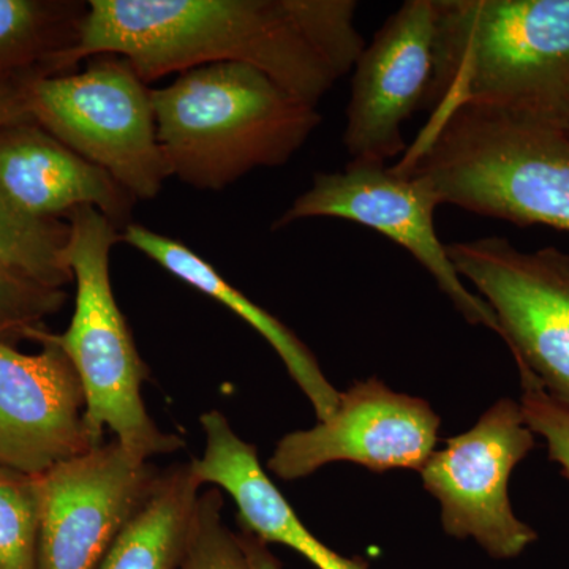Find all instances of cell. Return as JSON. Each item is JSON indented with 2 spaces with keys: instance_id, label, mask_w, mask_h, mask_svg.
Segmentation results:
<instances>
[{
  "instance_id": "1",
  "label": "cell",
  "mask_w": 569,
  "mask_h": 569,
  "mask_svg": "<svg viewBox=\"0 0 569 569\" xmlns=\"http://www.w3.org/2000/svg\"><path fill=\"white\" fill-rule=\"evenodd\" d=\"M356 10L353 0H91L56 70L112 54L148 84L211 63H246L318 107L365 51Z\"/></svg>"
},
{
  "instance_id": "2",
  "label": "cell",
  "mask_w": 569,
  "mask_h": 569,
  "mask_svg": "<svg viewBox=\"0 0 569 569\" xmlns=\"http://www.w3.org/2000/svg\"><path fill=\"white\" fill-rule=\"evenodd\" d=\"M429 119L493 108L567 129L569 0H437Z\"/></svg>"
},
{
  "instance_id": "3",
  "label": "cell",
  "mask_w": 569,
  "mask_h": 569,
  "mask_svg": "<svg viewBox=\"0 0 569 569\" xmlns=\"http://www.w3.org/2000/svg\"><path fill=\"white\" fill-rule=\"evenodd\" d=\"M395 167L440 204L569 231V137L556 123L463 104L427 121Z\"/></svg>"
},
{
  "instance_id": "4",
  "label": "cell",
  "mask_w": 569,
  "mask_h": 569,
  "mask_svg": "<svg viewBox=\"0 0 569 569\" xmlns=\"http://www.w3.org/2000/svg\"><path fill=\"white\" fill-rule=\"evenodd\" d=\"M151 97L171 176L200 190L287 163L321 122L317 107L246 63L183 71Z\"/></svg>"
},
{
  "instance_id": "5",
  "label": "cell",
  "mask_w": 569,
  "mask_h": 569,
  "mask_svg": "<svg viewBox=\"0 0 569 569\" xmlns=\"http://www.w3.org/2000/svg\"><path fill=\"white\" fill-rule=\"evenodd\" d=\"M67 219L66 263L77 298L69 328L51 337L80 377L92 443L103 445L104 429H110L123 448L142 459L179 451L182 438L162 432L142 402L149 370L112 293L110 257L121 241L118 227L91 206L74 209Z\"/></svg>"
},
{
  "instance_id": "6",
  "label": "cell",
  "mask_w": 569,
  "mask_h": 569,
  "mask_svg": "<svg viewBox=\"0 0 569 569\" xmlns=\"http://www.w3.org/2000/svg\"><path fill=\"white\" fill-rule=\"evenodd\" d=\"M33 121L102 168L134 200H152L170 178L157 138L151 89L127 59L102 54L78 73L29 82Z\"/></svg>"
},
{
  "instance_id": "7",
  "label": "cell",
  "mask_w": 569,
  "mask_h": 569,
  "mask_svg": "<svg viewBox=\"0 0 569 569\" xmlns=\"http://www.w3.org/2000/svg\"><path fill=\"white\" fill-rule=\"evenodd\" d=\"M447 253L492 309L516 366L569 410V254L556 247L520 252L497 236L452 242Z\"/></svg>"
},
{
  "instance_id": "8",
  "label": "cell",
  "mask_w": 569,
  "mask_h": 569,
  "mask_svg": "<svg viewBox=\"0 0 569 569\" xmlns=\"http://www.w3.org/2000/svg\"><path fill=\"white\" fill-rule=\"evenodd\" d=\"M535 447L537 436L520 403L501 399L470 430L433 451L419 473L440 505L445 533L475 539L492 559L522 556L538 535L512 511L509 479Z\"/></svg>"
},
{
  "instance_id": "9",
  "label": "cell",
  "mask_w": 569,
  "mask_h": 569,
  "mask_svg": "<svg viewBox=\"0 0 569 569\" xmlns=\"http://www.w3.org/2000/svg\"><path fill=\"white\" fill-rule=\"evenodd\" d=\"M438 206L436 193L419 176L403 173L395 164L350 162L343 171L313 176L310 189L296 198L272 228L280 230L312 217H336L372 228L413 254L468 323L498 335L492 309L468 290L449 260L447 246L438 239L433 223Z\"/></svg>"
},
{
  "instance_id": "10",
  "label": "cell",
  "mask_w": 569,
  "mask_h": 569,
  "mask_svg": "<svg viewBox=\"0 0 569 569\" xmlns=\"http://www.w3.org/2000/svg\"><path fill=\"white\" fill-rule=\"evenodd\" d=\"M160 471L118 440L36 478L37 569H97L151 497Z\"/></svg>"
},
{
  "instance_id": "11",
  "label": "cell",
  "mask_w": 569,
  "mask_h": 569,
  "mask_svg": "<svg viewBox=\"0 0 569 569\" xmlns=\"http://www.w3.org/2000/svg\"><path fill=\"white\" fill-rule=\"evenodd\" d=\"M438 430L440 417L425 399L369 378L340 392L335 413L312 429L284 436L268 467L283 481L310 477L336 462L372 471H419L436 451Z\"/></svg>"
},
{
  "instance_id": "12",
  "label": "cell",
  "mask_w": 569,
  "mask_h": 569,
  "mask_svg": "<svg viewBox=\"0 0 569 569\" xmlns=\"http://www.w3.org/2000/svg\"><path fill=\"white\" fill-rule=\"evenodd\" d=\"M437 22V0H408L359 56L343 134L350 162L387 164L406 153L402 123L432 86Z\"/></svg>"
},
{
  "instance_id": "13",
  "label": "cell",
  "mask_w": 569,
  "mask_h": 569,
  "mask_svg": "<svg viewBox=\"0 0 569 569\" xmlns=\"http://www.w3.org/2000/svg\"><path fill=\"white\" fill-rule=\"evenodd\" d=\"M28 337L39 340V353H21L0 339V466L39 478L97 447L69 356L43 328Z\"/></svg>"
},
{
  "instance_id": "14",
  "label": "cell",
  "mask_w": 569,
  "mask_h": 569,
  "mask_svg": "<svg viewBox=\"0 0 569 569\" xmlns=\"http://www.w3.org/2000/svg\"><path fill=\"white\" fill-rule=\"evenodd\" d=\"M0 189L21 211L58 219L74 209H99L116 227H127L134 198L102 168L56 140L39 123L0 129Z\"/></svg>"
},
{
  "instance_id": "15",
  "label": "cell",
  "mask_w": 569,
  "mask_h": 569,
  "mask_svg": "<svg viewBox=\"0 0 569 569\" xmlns=\"http://www.w3.org/2000/svg\"><path fill=\"white\" fill-rule=\"evenodd\" d=\"M200 421L206 449L203 458L190 462L194 478L230 493L242 531L266 545L287 546L318 569H369L365 560L340 556L310 533L261 467L257 448L242 440L220 411H208Z\"/></svg>"
},
{
  "instance_id": "16",
  "label": "cell",
  "mask_w": 569,
  "mask_h": 569,
  "mask_svg": "<svg viewBox=\"0 0 569 569\" xmlns=\"http://www.w3.org/2000/svg\"><path fill=\"white\" fill-rule=\"evenodd\" d=\"M121 241L140 250L170 274L216 299L236 316L241 317L247 325L252 326L280 356L290 377L312 403L318 421H323L329 415L335 413L339 406L340 392L326 378L312 351L282 321L277 320L268 310L254 305L252 299L228 283L203 257L194 253L182 242L156 233L138 223H129L123 228Z\"/></svg>"
},
{
  "instance_id": "17",
  "label": "cell",
  "mask_w": 569,
  "mask_h": 569,
  "mask_svg": "<svg viewBox=\"0 0 569 569\" xmlns=\"http://www.w3.org/2000/svg\"><path fill=\"white\" fill-rule=\"evenodd\" d=\"M200 496L190 463L163 471L97 569H179Z\"/></svg>"
},
{
  "instance_id": "18",
  "label": "cell",
  "mask_w": 569,
  "mask_h": 569,
  "mask_svg": "<svg viewBox=\"0 0 569 569\" xmlns=\"http://www.w3.org/2000/svg\"><path fill=\"white\" fill-rule=\"evenodd\" d=\"M88 3L0 0V82L17 80L32 63H56L78 39Z\"/></svg>"
},
{
  "instance_id": "19",
  "label": "cell",
  "mask_w": 569,
  "mask_h": 569,
  "mask_svg": "<svg viewBox=\"0 0 569 569\" xmlns=\"http://www.w3.org/2000/svg\"><path fill=\"white\" fill-rule=\"evenodd\" d=\"M69 223L21 211L0 189V263L50 288L73 280L66 263Z\"/></svg>"
},
{
  "instance_id": "20",
  "label": "cell",
  "mask_w": 569,
  "mask_h": 569,
  "mask_svg": "<svg viewBox=\"0 0 569 569\" xmlns=\"http://www.w3.org/2000/svg\"><path fill=\"white\" fill-rule=\"evenodd\" d=\"M36 478L0 466V569H37Z\"/></svg>"
},
{
  "instance_id": "21",
  "label": "cell",
  "mask_w": 569,
  "mask_h": 569,
  "mask_svg": "<svg viewBox=\"0 0 569 569\" xmlns=\"http://www.w3.org/2000/svg\"><path fill=\"white\" fill-rule=\"evenodd\" d=\"M222 509L223 497L217 488L198 498L179 569H249L238 533L223 523Z\"/></svg>"
},
{
  "instance_id": "22",
  "label": "cell",
  "mask_w": 569,
  "mask_h": 569,
  "mask_svg": "<svg viewBox=\"0 0 569 569\" xmlns=\"http://www.w3.org/2000/svg\"><path fill=\"white\" fill-rule=\"evenodd\" d=\"M66 302L67 293L61 288L47 287L0 263V339L10 335L28 337Z\"/></svg>"
},
{
  "instance_id": "23",
  "label": "cell",
  "mask_w": 569,
  "mask_h": 569,
  "mask_svg": "<svg viewBox=\"0 0 569 569\" xmlns=\"http://www.w3.org/2000/svg\"><path fill=\"white\" fill-rule=\"evenodd\" d=\"M518 370L522 387L519 403L527 425L535 436L545 438L549 459L561 468L569 481V410L550 399L529 370L523 367Z\"/></svg>"
},
{
  "instance_id": "24",
  "label": "cell",
  "mask_w": 569,
  "mask_h": 569,
  "mask_svg": "<svg viewBox=\"0 0 569 569\" xmlns=\"http://www.w3.org/2000/svg\"><path fill=\"white\" fill-rule=\"evenodd\" d=\"M37 77L17 78L0 82V129L24 121H31L29 110V82Z\"/></svg>"
},
{
  "instance_id": "25",
  "label": "cell",
  "mask_w": 569,
  "mask_h": 569,
  "mask_svg": "<svg viewBox=\"0 0 569 569\" xmlns=\"http://www.w3.org/2000/svg\"><path fill=\"white\" fill-rule=\"evenodd\" d=\"M238 537L242 550H244L249 569H282V563L277 560V557L269 550L266 542L252 537V535L246 533V531L238 533Z\"/></svg>"
},
{
  "instance_id": "26",
  "label": "cell",
  "mask_w": 569,
  "mask_h": 569,
  "mask_svg": "<svg viewBox=\"0 0 569 569\" xmlns=\"http://www.w3.org/2000/svg\"><path fill=\"white\" fill-rule=\"evenodd\" d=\"M565 130H567V133H568V137H569V114H568L567 129H565Z\"/></svg>"
}]
</instances>
